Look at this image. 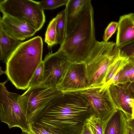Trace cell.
<instances>
[{
  "label": "cell",
  "instance_id": "20",
  "mask_svg": "<svg viewBox=\"0 0 134 134\" xmlns=\"http://www.w3.org/2000/svg\"><path fill=\"white\" fill-rule=\"evenodd\" d=\"M59 15L58 13L50 21L45 33V42L50 47L57 44L56 25Z\"/></svg>",
  "mask_w": 134,
  "mask_h": 134
},
{
  "label": "cell",
  "instance_id": "24",
  "mask_svg": "<svg viewBox=\"0 0 134 134\" xmlns=\"http://www.w3.org/2000/svg\"><path fill=\"white\" fill-rule=\"evenodd\" d=\"M30 132L28 134H62L54 130L40 126L29 124Z\"/></svg>",
  "mask_w": 134,
  "mask_h": 134
},
{
  "label": "cell",
  "instance_id": "7",
  "mask_svg": "<svg viewBox=\"0 0 134 134\" xmlns=\"http://www.w3.org/2000/svg\"><path fill=\"white\" fill-rule=\"evenodd\" d=\"M0 83V119L9 129L18 127L29 134V124L18 101L20 95L8 91L5 86L7 82Z\"/></svg>",
  "mask_w": 134,
  "mask_h": 134
},
{
  "label": "cell",
  "instance_id": "30",
  "mask_svg": "<svg viewBox=\"0 0 134 134\" xmlns=\"http://www.w3.org/2000/svg\"><path fill=\"white\" fill-rule=\"evenodd\" d=\"M131 107L132 108V113L131 115V118H134V99H132V102L131 104Z\"/></svg>",
  "mask_w": 134,
  "mask_h": 134
},
{
  "label": "cell",
  "instance_id": "8",
  "mask_svg": "<svg viewBox=\"0 0 134 134\" xmlns=\"http://www.w3.org/2000/svg\"><path fill=\"white\" fill-rule=\"evenodd\" d=\"M109 86L103 85L88 88L79 92L86 98L91 114H94L104 120L108 118L117 109L110 97Z\"/></svg>",
  "mask_w": 134,
  "mask_h": 134
},
{
  "label": "cell",
  "instance_id": "29",
  "mask_svg": "<svg viewBox=\"0 0 134 134\" xmlns=\"http://www.w3.org/2000/svg\"><path fill=\"white\" fill-rule=\"evenodd\" d=\"M128 126L134 129V118H130L127 120Z\"/></svg>",
  "mask_w": 134,
  "mask_h": 134
},
{
  "label": "cell",
  "instance_id": "23",
  "mask_svg": "<svg viewBox=\"0 0 134 134\" xmlns=\"http://www.w3.org/2000/svg\"><path fill=\"white\" fill-rule=\"evenodd\" d=\"M69 0H46L39 1L43 10H52L63 5H66Z\"/></svg>",
  "mask_w": 134,
  "mask_h": 134
},
{
  "label": "cell",
  "instance_id": "2",
  "mask_svg": "<svg viewBox=\"0 0 134 134\" xmlns=\"http://www.w3.org/2000/svg\"><path fill=\"white\" fill-rule=\"evenodd\" d=\"M94 13L91 1L88 0L75 18L66 21L65 38L58 51L72 62H85L97 41Z\"/></svg>",
  "mask_w": 134,
  "mask_h": 134
},
{
  "label": "cell",
  "instance_id": "28",
  "mask_svg": "<svg viewBox=\"0 0 134 134\" xmlns=\"http://www.w3.org/2000/svg\"><path fill=\"white\" fill-rule=\"evenodd\" d=\"M75 134H92L89 126L88 124L84 121L83 125L81 128L80 129V130L77 133Z\"/></svg>",
  "mask_w": 134,
  "mask_h": 134
},
{
  "label": "cell",
  "instance_id": "32",
  "mask_svg": "<svg viewBox=\"0 0 134 134\" xmlns=\"http://www.w3.org/2000/svg\"><path fill=\"white\" fill-rule=\"evenodd\" d=\"M21 134H28V133L26 132L22 131V132L21 133Z\"/></svg>",
  "mask_w": 134,
  "mask_h": 134
},
{
  "label": "cell",
  "instance_id": "6",
  "mask_svg": "<svg viewBox=\"0 0 134 134\" xmlns=\"http://www.w3.org/2000/svg\"><path fill=\"white\" fill-rule=\"evenodd\" d=\"M0 9L7 15L25 22L38 31L45 21L44 10L39 2L31 0H1Z\"/></svg>",
  "mask_w": 134,
  "mask_h": 134
},
{
  "label": "cell",
  "instance_id": "14",
  "mask_svg": "<svg viewBox=\"0 0 134 134\" xmlns=\"http://www.w3.org/2000/svg\"><path fill=\"white\" fill-rule=\"evenodd\" d=\"M128 119L124 112L117 109L110 116L104 134H127Z\"/></svg>",
  "mask_w": 134,
  "mask_h": 134
},
{
  "label": "cell",
  "instance_id": "22",
  "mask_svg": "<svg viewBox=\"0 0 134 134\" xmlns=\"http://www.w3.org/2000/svg\"><path fill=\"white\" fill-rule=\"evenodd\" d=\"M44 65L43 61L36 69L30 82L29 87L42 84L43 81Z\"/></svg>",
  "mask_w": 134,
  "mask_h": 134
},
{
  "label": "cell",
  "instance_id": "9",
  "mask_svg": "<svg viewBox=\"0 0 134 134\" xmlns=\"http://www.w3.org/2000/svg\"><path fill=\"white\" fill-rule=\"evenodd\" d=\"M43 62L44 76L41 85L57 88L72 62L63 53L58 51L54 53H49Z\"/></svg>",
  "mask_w": 134,
  "mask_h": 134
},
{
  "label": "cell",
  "instance_id": "26",
  "mask_svg": "<svg viewBox=\"0 0 134 134\" xmlns=\"http://www.w3.org/2000/svg\"><path fill=\"white\" fill-rule=\"evenodd\" d=\"M118 23L112 21L108 25L105 29L103 37V41L108 42L109 39L118 29Z\"/></svg>",
  "mask_w": 134,
  "mask_h": 134
},
{
  "label": "cell",
  "instance_id": "19",
  "mask_svg": "<svg viewBox=\"0 0 134 134\" xmlns=\"http://www.w3.org/2000/svg\"><path fill=\"white\" fill-rule=\"evenodd\" d=\"M88 0H69L65 5L66 21L75 18L80 13Z\"/></svg>",
  "mask_w": 134,
  "mask_h": 134
},
{
  "label": "cell",
  "instance_id": "27",
  "mask_svg": "<svg viewBox=\"0 0 134 134\" xmlns=\"http://www.w3.org/2000/svg\"><path fill=\"white\" fill-rule=\"evenodd\" d=\"M124 87L134 99V83L128 82L126 83L119 84Z\"/></svg>",
  "mask_w": 134,
  "mask_h": 134
},
{
  "label": "cell",
  "instance_id": "18",
  "mask_svg": "<svg viewBox=\"0 0 134 134\" xmlns=\"http://www.w3.org/2000/svg\"><path fill=\"white\" fill-rule=\"evenodd\" d=\"M121 54V56L109 68L105 78L104 85H109L112 83L115 76L130 61L127 57Z\"/></svg>",
  "mask_w": 134,
  "mask_h": 134
},
{
  "label": "cell",
  "instance_id": "10",
  "mask_svg": "<svg viewBox=\"0 0 134 134\" xmlns=\"http://www.w3.org/2000/svg\"><path fill=\"white\" fill-rule=\"evenodd\" d=\"M88 84L85 62H72L57 88L63 93L80 92L87 88Z\"/></svg>",
  "mask_w": 134,
  "mask_h": 134
},
{
  "label": "cell",
  "instance_id": "4",
  "mask_svg": "<svg viewBox=\"0 0 134 134\" xmlns=\"http://www.w3.org/2000/svg\"><path fill=\"white\" fill-rule=\"evenodd\" d=\"M121 56L115 43L97 41L85 62L88 88L104 85L109 68Z\"/></svg>",
  "mask_w": 134,
  "mask_h": 134
},
{
  "label": "cell",
  "instance_id": "15",
  "mask_svg": "<svg viewBox=\"0 0 134 134\" xmlns=\"http://www.w3.org/2000/svg\"><path fill=\"white\" fill-rule=\"evenodd\" d=\"M0 60L6 63L22 42L6 33L0 26Z\"/></svg>",
  "mask_w": 134,
  "mask_h": 134
},
{
  "label": "cell",
  "instance_id": "11",
  "mask_svg": "<svg viewBox=\"0 0 134 134\" xmlns=\"http://www.w3.org/2000/svg\"><path fill=\"white\" fill-rule=\"evenodd\" d=\"M0 26L8 35L21 41L32 37L37 31L27 24L5 15L0 18Z\"/></svg>",
  "mask_w": 134,
  "mask_h": 134
},
{
  "label": "cell",
  "instance_id": "13",
  "mask_svg": "<svg viewBox=\"0 0 134 134\" xmlns=\"http://www.w3.org/2000/svg\"><path fill=\"white\" fill-rule=\"evenodd\" d=\"M116 44L120 48L134 41V14L120 16L118 22Z\"/></svg>",
  "mask_w": 134,
  "mask_h": 134
},
{
  "label": "cell",
  "instance_id": "12",
  "mask_svg": "<svg viewBox=\"0 0 134 134\" xmlns=\"http://www.w3.org/2000/svg\"><path fill=\"white\" fill-rule=\"evenodd\" d=\"M109 91L116 108L124 112L128 119L131 118V104L133 98L130 94L120 85L113 83L109 86Z\"/></svg>",
  "mask_w": 134,
  "mask_h": 134
},
{
  "label": "cell",
  "instance_id": "3",
  "mask_svg": "<svg viewBox=\"0 0 134 134\" xmlns=\"http://www.w3.org/2000/svg\"><path fill=\"white\" fill-rule=\"evenodd\" d=\"M43 42L40 36L22 42L6 62L5 73L18 89L29 88L36 69L43 61Z\"/></svg>",
  "mask_w": 134,
  "mask_h": 134
},
{
  "label": "cell",
  "instance_id": "25",
  "mask_svg": "<svg viewBox=\"0 0 134 134\" xmlns=\"http://www.w3.org/2000/svg\"><path fill=\"white\" fill-rule=\"evenodd\" d=\"M119 48L122 54L127 57L130 61L134 62V41Z\"/></svg>",
  "mask_w": 134,
  "mask_h": 134
},
{
  "label": "cell",
  "instance_id": "31",
  "mask_svg": "<svg viewBox=\"0 0 134 134\" xmlns=\"http://www.w3.org/2000/svg\"><path fill=\"white\" fill-rule=\"evenodd\" d=\"M127 134H134V129L128 126L127 129Z\"/></svg>",
  "mask_w": 134,
  "mask_h": 134
},
{
  "label": "cell",
  "instance_id": "17",
  "mask_svg": "<svg viewBox=\"0 0 134 134\" xmlns=\"http://www.w3.org/2000/svg\"><path fill=\"white\" fill-rule=\"evenodd\" d=\"M111 115L104 120L92 114L86 119L85 122L89 126L92 134H104L106 126Z\"/></svg>",
  "mask_w": 134,
  "mask_h": 134
},
{
  "label": "cell",
  "instance_id": "5",
  "mask_svg": "<svg viewBox=\"0 0 134 134\" xmlns=\"http://www.w3.org/2000/svg\"><path fill=\"white\" fill-rule=\"evenodd\" d=\"M63 93L57 87L40 85L29 87L20 95L18 101L29 124Z\"/></svg>",
  "mask_w": 134,
  "mask_h": 134
},
{
  "label": "cell",
  "instance_id": "1",
  "mask_svg": "<svg viewBox=\"0 0 134 134\" xmlns=\"http://www.w3.org/2000/svg\"><path fill=\"white\" fill-rule=\"evenodd\" d=\"M91 114L87 101L80 92L63 93L30 124L45 127L65 134L82 127Z\"/></svg>",
  "mask_w": 134,
  "mask_h": 134
},
{
  "label": "cell",
  "instance_id": "16",
  "mask_svg": "<svg viewBox=\"0 0 134 134\" xmlns=\"http://www.w3.org/2000/svg\"><path fill=\"white\" fill-rule=\"evenodd\" d=\"M128 82L134 83V62L130 61L117 73L112 83L121 84Z\"/></svg>",
  "mask_w": 134,
  "mask_h": 134
},
{
  "label": "cell",
  "instance_id": "21",
  "mask_svg": "<svg viewBox=\"0 0 134 134\" xmlns=\"http://www.w3.org/2000/svg\"><path fill=\"white\" fill-rule=\"evenodd\" d=\"M56 25L57 44L60 45L64 42L66 35V16L65 9L59 13Z\"/></svg>",
  "mask_w": 134,
  "mask_h": 134
}]
</instances>
